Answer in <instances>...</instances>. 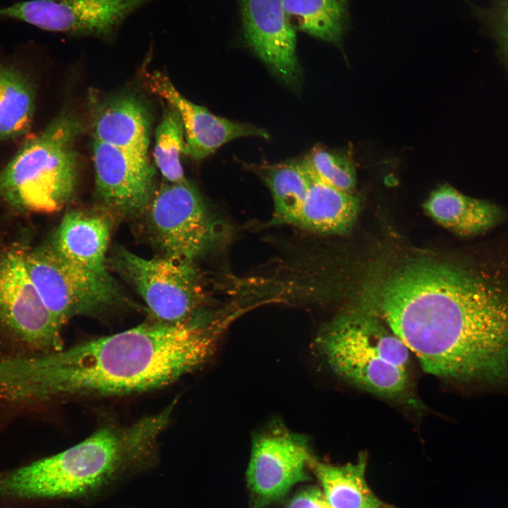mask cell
Masks as SVG:
<instances>
[{"mask_svg": "<svg viewBox=\"0 0 508 508\" xmlns=\"http://www.w3.org/2000/svg\"><path fill=\"white\" fill-rule=\"evenodd\" d=\"M377 313L428 373L508 389V241H480L463 257L391 273Z\"/></svg>", "mask_w": 508, "mask_h": 508, "instance_id": "cell-1", "label": "cell"}, {"mask_svg": "<svg viewBox=\"0 0 508 508\" xmlns=\"http://www.w3.org/2000/svg\"><path fill=\"white\" fill-rule=\"evenodd\" d=\"M111 262L155 320L176 323L200 312L204 294L194 262L162 256L144 258L123 248L116 250Z\"/></svg>", "mask_w": 508, "mask_h": 508, "instance_id": "cell-8", "label": "cell"}, {"mask_svg": "<svg viewBox=\"0 0 508 508\" xmlns=\"http://www.w3.org/2000/svg\"><path fill=\"white\" fill-rule=\"evenodd\" d=\"M95 189L102 209L123 217L144 213L154 190L147 155L93 140Z\"/></svg>", "mask_w": 508, "mask_h": 508, "instance_id": "cell-12", "label": "cell"}, {"mask_svg": "<svg viewBox=\"0 0 508 508\" xmlns=\"http://www.w3.org/2000/svg\"><path fill=\"white\" fill-rule=\"evenodd\" d=\"M285 508H332V507L322 490L316 486H308L296 492Z\"/></svg>", "mask_w": 508, "mask_h": 508, "instance_id": "cell-26", "label": "cell"}, {"mask_svg": "<svg viewBox=\"0 0 508 508\" xmlns=\"http://www.w3.org/2000/svg\"><path fill=\"white\" fill-rule=\"evenodd\" d=\"M110 214L103 209L68 211L49 240L71 264L102 279L114 281L106 258L112 226Z\"/></svg>", "mask_w": 508, "mask_h": 508, "instance_id": "cell-15", "label": "cell"}, {"mask_svg": "<svg viewBox=\"0 0 508 508\" xmlns=\"http://www.w3.org/2000/svg\"><path fill=\"white\" fill-rule=\"evenodd\" d=\"M295 29L315 38L339 42L347 20L346 0H283Z\"/></svg>", "mask_w": 508, "mask_h": 508, "instance_id": "cell-22", "label": "cell"}, {"mask_svg": "<svg viewBox=\"0 0 508 508\" xmlns=\"http://www.w3.org/2000/svg\"><path fill=\"white\" fill-rule=\"evenodd\" d=\"M263 176L274 202L271 224H294L310 183L306 159L270 166Z\"/></svg>", "mask_w": 508, "mask_h": 508, "instance_id": "cell-21", "label": "cell"}, {"mask_svg": "<svg viewBox=\"0 0 508 508\" xmlns=\"http://www.w3.org/2000/svg\"><path fill=\"white\" fill-rule=\"evenodd\" d=\"M145 80L152 92L164 99L179 113L185 133L183 153L194 160L205 159L222 145L236 138H269L263 128L218 116L205 107L193 103L159 71L145 73Z\"/></svg>", "mask_w": 508, "mask_h": 508, "instance_id": "cell-13", "label": "cell"}, {"mask_svg": "<svg viewBox=\"0 0 508 508\" xmlns=\"http://www.w3.org/2000/svg\"><path fill=\"white\" fill-rule=\"evenodd\" d=\"M306 161L310 183L294 225L322 234H339L348 230L358 215V199L351 192L322 181Z\"/></svg>", "mask_w": 508, "mask_h": 508, "instance_id": "cell-18", "label": "cell"}, {"mask_svg": "<svg viewBox=\"0 0 508 508\" xmlns=\"http://www.w3.org/2000/svg\"><path fill=\"white\" fill-rule=\"evenodd\" d=\"M221 325L204 313L155 320L25 361L24 396L39 400L124 395L159 389L204 365Z\"/></svg>", "mask_w": 508, "mask_h": 508, "instance_id": "cell-2", "label": "cell"}, {"mask_svg": "<svg viewBox=\"0 0 508 508\" xmlns=\"http://www.w3.org/2000/svg\"><path fill=\"white\" fill-rule=\"evenodd\" d=\"M172 409L127 426L102 427L68 449L1 475L0 496L74 498L98 490L126 466L149 458Z\"/></svg>", "mask_w": 508, "mask_h": 508, "instance_id": "cell-3", "label": "cell"}, {"mask_svg": "<svg viewBox=\"0 0 508 508\" xmlns=\"http://www.w3.org/2000/svg\"><path fill=\"white\" fill-rule=\"evenodd\" d=\"M439 224L461 236L481 235L506 219L501 206L486 200L467 196L449 185L435 190L424 205Z\"/></svg>", "mask_w": 508, "mask_h": 508, "instance_id": "cell-16", "label": "cell"}, {"mask_svg": "<svg viewBox=\"0 0 508 508\" xmlns=\"http://www.w3.org/2000/svg\"><path fill=\"white\" fill-rule=\"evenodd\" d=\"M144 213L159 256L194 262L220 243L221 224L188 181L162 184Z\"/></svg>", "mask_w": 508, "mask_h": 508, "instance_id": "cell-7", "label": "cell"}, {"mask_svg": "<svg viewBox=\"0 0 508 508\" xmlns=\"http://www.w3.org/2000/svg\"><path fill=\"white\" fill-rule=\"evenodd\" d=\"M154 0H30L0 8L1 18L75 36L111 39L133 13Z\"/></svg>", "mask_w": 508, "mask_h": 508, "instance_id": "cell-11", "label": "cell"}, {"mask_svg": "<svg viewBox=\"0 0 508 508\" xmlns=\"http://www.w3.org/2000/svg\"><path fill=\"white\" fill-rule=\"evenodd\" d=\"M317 347L339 377L371 393L395 398L409 387V349L375 317L343 315L318 334Z\"/></svg>", "mask_w": 508, "mask_h": 508, "instance_id": "cell-5", "label": "cell"}, {"mask_svg": "<svg viewBox=\"0 0 508 508\" xmlns=\"http://www.w3.org/2000/svg\"><path fill=\"white\" fill-rule=\"evenodd\" d=\"M366 463L365 453H361L356 462L341 466L313 459L310 470L332 508H393L380 501L368 487Z\"/></svg>", "mask_w": 508, "mask_h": 508, "instance_id": "cell-19", "label": "cell"}, {"mask_svg": "<svg viewBox=\"0 0 508 508\" xmlns=\"http://www.w3.org/2000/svg\"><path fill=\"white\" fill-rule=\"evenodd\" d=\"M32 83L18 68L0 63V143L29 129L35 111Z\"/></svg>", "mask_w": 508, "mask_h": 508, "instance_id": "cell-20", "label": "cell"}, {"mask_svg": "<svg viewBox=\"0 0 508 508\" xmlns=\"http://www.w3.org/2000/svg\"><path fill=\"white\" fill-rule=\"evenodd\" d=\"M83 124L64 111L28 140L0 171V203L20 212H53L73 198Z\"/></svg>", "mask_w": 508, "mask_h": 508, "instance_id": "cell-4", "label": "cell"}, {"mask_svg": "<svg viewBox=\"0 0 508 508\" xmlns=\"http://www.w3.org/2000/svg\"><path fill=\"white\" fill-rule=\"evenodd\" d=\"M245 39L255 54L284 83L299 76L296 34L283 0H239Z\"/></svg>", "mask_w": 508, "mask_h": 508, "instance_id": "cell-14", "label": "cell"}, {"mask_svg": "<svg viewBox=\"0 0 508 508\" xmlns=\"http://www.w3.org/2000/svg\"><path fill=\"white\" fill-rule=\"evenodd\" d=\"M475 13L495 40L508 65V0H492L488 6L477 8Z\"/></svg>", "mask_w": 508, "mask_h": 508, "instance_id": "cell-25", "label": "cell"}, {"mask_svg": "<svg viewBox=\"0 0 508 508\" xmlns=\"http://www.w3.org/2000/svg\"><path fill=\"white\" fill-rule=\"evenodd\" d=\"M314 458L307 437L282 423L261 429L253 438L246 473L248 508H265L282 500L296 484L308 480Z\"/></svg>", "mask_w": 508, "mask_h": 508, "instance_id": "cell-10", "label": "cell"}, {"mask_svg": "<svg viewBox=\"0 0 508 508\" xmlns=\"http://www.w3.org/2000/svg\"><path fill=\"white\" fill-rule=\"evenodd\" d=\"M184 138V128L180 116L170 107L156 128L153 150L156 165L167 182L183 183L187 181L180 161L185 145Z\"/></svg>", "mask_w": 508, "mask_h": 508, "instance_id": "cell-23", "label": "cell"}, {"mask_svg": "<svg viewBox=\"0 0 508 508\" xmlns=\"http://www.w3.org/2000/svg\"><path fill=\"white\" fill-rule=\"evenodd\" d=\"M150 120L135 96H119L100 105L93 117V140L147 155Z\"/></svg>", "mask_w": 508, "mask_h": 508, "instance_id": "cell-17", "label": "cell"}, {"mask_svg": "<svg viewBox=\"0 0 508 508\" xmlns=\"http://www.w3.org/2000/svg\"><path fill=\"white\" fill-rule=\"evenodd\" d=\"M23 245L0 246V332L42 354L59 351L63 326L28 275Z\"/></svg>", "mask_w": 508, "mask_h": 508, "instance_id": "cell-9", "label": "cell"}, {"mask_svg": "<svg viewBox=\"0 0 508 508\" xmlns=\"http://www.w3.org/2000/svg\"><path fill=\"white\" fill-rule=\"evenodd\" d=\"M28 275L45 306L63 326L76 315H96L126 305L117 283L85 271L64 258L49 240L23 245Z\"/></svg>", "mask_w": 508, "mask_h": 508, "instance_id": "cell-6", "label": "cell"}, {"mask_svg": "<svg viewBox=\"0 0 508 508\" xmlns=\"http://www.w3.org/2000/svg\"><path fill=\"white\" fill-rule=\"evenodd\" d=\"M306 160L317 176L329 185L348 192L355 187V167L346 157L317 149Z\"/></svg>", "mask_w": 508, "mask_h": 508, "instance_id": "cell-24", "label": "cell"}]
</instances>
